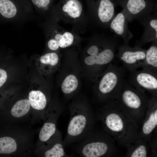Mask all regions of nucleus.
Masks as SVG:
<instances>
[{
  "instance_id": "f257e3e1",
  "label": "nucleus",
  "mask_w": 157,
  "mask_h": 157,
  "mask_svg": "<svg viewBox=\"0 0 157 157\" xmlns=\"http://www.w3.org/2000/svg\"><path fill=\"white\" fill-rule=\"evenodd\" d=\"M116 37L98 35L92 38L83 58L87 73L94 82L114 60L118 48Z\"/></svg>"
},
{
  "instance_id": "f03ea898",
  "label": "nucleus",
  "mask_w": 157,
  "mask_h": 157,
  "mask_svg": "<svg viewBox=\"0 0 157 157\" xmlns=\"http://www.w3.org/2000/svg\"><path fill=\"white\" fill-rule=\"evenodd\" d=\"M88 107L86 102L81 100L74 101L71 104L70 120L63 141L64 145L70 144L86 137L90 122Z\"/></svg>"
},
{
  "instance_id": "7ed1b4c3",
  "label": "nucleus",
  "mask_w": 157,
  "mask_h": 157,
  "mask_svg": "<svg viewBox=\"0 0 157 157\" xmlns=\"http://www.w3.org/2000/svg\"><path fill=\"white\" fill-rule=\"evenodd\" d=\"M125 68L110 64L95 81L94 88L99 97L118 96L124 81Z\"/></svg>"
},
{
  "instance_id": "20e7f679",
  "label": "nucleus",
  "mask_w": 157,
  "mask_h": 157,
  "mask_svg": "<svg viewBox=\"0 0 157 157\" xmlns=\"http://www.w3.org/2000/svg\"><path fill=\"white\" fill-rule=\"evenodd\" d=\"M116 5L122 8L129 22L134 20L140 23L145 17L157 11L156 0H115Z\"/></svg>"
},
{
  "instance_id": "39448f33",
  "label": "nucleus",
  "mask_w": 157,
  "mask_h": 157,
  "mask_svg": "<svg viewBox=\"0 0 157 157\" xmlns=\"http://www.w3.org/2000/svg\"><path fill=\"white\" fill-rule=\"evenodd\" d=\"M56 22L47 19L40 24L45 32L47 47L49 51L56 52L60 48H65L71 46L74 42L73 34L68 31L60 32Z\"/></svg>"
},
{
  "instance_id": "423d86ee",
  "label": "nucleus",
  "mask_w": 157,
  "mask_h": 157,
  "mask_svg": "<svg viewBox=\"0 0 157 157\" xmlns=\"http://www.w3.org/2000/svg\"><path fill=\"white\" fill-rule=\"evenodd\" d=\"M92 21L97 25L109 28L115 16V0H86Z\"/></svg>"
},
{
  "instance_id": "0eeeda50",
  "label": "nucleus",
  "mask_w": 157,
  "mask_h": 157,
  "mask_svg": "<svg viewBox=\"0 0 157 157\" xmlns=\"http://www.w3.org/2000/svg\"><path fill=\"white\" fill-rule=\"evenodd\" d=\"M117 57L130 73L140 67L145 57L147 50L136 45L134 47L124 43L118 48Z\"/></svg>"
},
{
  "instance_id": "6e6552de",
  "label": "nucleus",
  "mask_w": 157,
  "mask_h": 157,
  "mask_svg": "<svg viewBox=\"0 0 157 157\" xmlns=\"http://www.w3.org/2000/svg\"><path fill=\"white\" fill-rule=\"evenodd\" d=\"M130 84L138 90H145L156 94L157 90V74L142 69L131 73Z\"/></svg>"
},
{
  "instance_id": "1a4fd4ad",
  "label": "nucleus",
  "mask_w": 157,
  "mask_h": 157,
  "mask_svg": "<svg viewBox=\"0 0 157 157\" xmlns=\"http://www.w3.org/2000/svg\"><path fill=\"white\" fill-rule=\"evenodd\" d=\"M143 93L134 88L124 80L122 89L118 96L123 105L129 108L137 109L145 103Z\"/></svg>"
},
{
  "instance_id": "9d476101",
  "label": "nucleus",
  "mask_w": 157,
  "mask_h": 157,
  "mask_svg": "<svg viewBox=\"0 0 157 157\" xmlns=\"http://www.w3.org/2000/svg\"><path fill=\"white\" fill-rule=\"evenodd\" d=\"M83 6L81 0H60L58 4L49 13L47 18L62 13L71 19L80 18L83 13Z\"/></svg>"
},
{
  "instance_id": "9b49d317",
  "label": "nucleus",
  "mask_w": 157,
  "mask_h": 157,
  "mask_svg": "<svg viewBox=\"0 0 157 157\" xmlns=\"http://www.w3.org/2000/svg\"><path fill=\"white\" fill-rule=\"evenodd\" d=\"M140 23L144 26V32L136 41L135 45L142 47L147 43L157 40V11L145 17Z\"/></svg>"
},
{
  "instance_id": "f8f14e48",
  "label": "nucleus",
  "mask_w": 157,
  "mask_h": 157,
  "mask_svg": "<svg viewBox=\"0 0 157 157\" xmlns=\"http://www.w3.org/2000/svg\"><path fill=\"white\" fill-rule=\"evenodd\" d=\"M0 14L13 23H20L26 18L27 10L19 8L10 0H0Z\"/></svg>"
},
{
  "instance_id": "ddd939ff",
  "label": "nucleus",
  "mask_w": 157,
  "mask_h": 157,
  "mask_svg": "<svg viewBox=\"0 0 157 157\" xmlns=\"http://www.w3.org/2000/svg\"><path fill=\"white\" fill-rule=\"evenodd\" d=\"M60 58L56 52L49 51L39 56L36 61L37 68L41 74H51L58 69Z\"/></svg>"
},
{
  "instance_id": "4468645a",
  "label": "nucleus",
  "mask_w": 157,
  "mask_h": 157,
  "mask_svg": "<svg viewBox=\"0 0 157 157\" xmlns=\"http://www.w3.org/2000/svg\"><path fill=\"white\" fill-rule=\"evenodd\" d=\"M129 22L122 11L115 15L111 22L109 28L116 35L121 38L124 43L128 44L133 38V34L128 27Z\"/></svg>"
},
{
  "instance_id": "2eb2a0df",
  "label": "nucleus",
  "mask_w": 157,
  "mask_h": 157,
  "mask_svg": "<svg viewBox=\"0 0 157 157\" xmlns=\"http://www.w3.org/2000/svg\"><path fill=\"white\" fill-rule=\"evenodd\" d=\"M107 144L101 142H89L85 139L80 144L78 150V154L85 157H99L107 152Z\"/></svg>"
},
{
  "instance_id": "dca6fc26",
  "label": "nucleus",
  "mask_w": 157,
  "mask_h": 157,
  "mask_svg": "<svg viewBox=\"0 0 157 157\" xmlns=\"http://www.w3.org/2000/svg\"><path fill=\"white\" fill-rule=\"evenodd\" d=\"M140 67L157 74V40L152 42L151 45L147 50L145 58Z\"/></svg>"
},
{
  "instance_id": "f3484780",
  "label": "nucleus",
  "mask_w": 157,
  "mask_h": 157,
  "mask_svg": "<svg viewBox=\"0 0 157 157\" xmlns=\"http://www.w3.org/2000/svg\"><path fill=\"white\" fill-rule=\"evenodd\" d=\"M28 98L31 106L35 109L41 110L46 106L47 100L46 96L41 91H31L28 94Z\"/></svg>"
},
{
  "instance_id": "a211bd4d",
  "label": "nucleus",
  "mask_w": 157,
  "mask_h": 157,
  "mask_svg": "<svg viewBox=\"0 0 157 157\" xmlns=\"http://www.w3.org/2000/svg\"><path fill=\"white\" fill-rule=\"evenodd\" d=\"M78 80L76 75L73 74L66 76L63 80L61 85L63 93L65 95H69L74 93L77 89Z\"/></svg>"
},
{
  "instance_id": "6ab92c4d",
  "label": "nucleus",
  "mask_w": 157,
  "mask_h": 157,
  "mask_svg": "<svg viewBox=\"0 0 157 157\" xmlns=\"http://www.w3.org/2000/svg\"><path fill=\"white\" fill-rule=\"evenodd\" d=\"M31 105L28 99H24L17 101L11 108L12 115L16 117H20L26 115L29 111Z\"/></svg>"
},
{
  "instance_id": "aec40b11",
  "label": "nucleus",
  "mask_w": 157,
  "mask_h": 157,
  "mask_svg": "<svg viewBox=\"0 0 157 157\" xmlns=\"http://www.w3.org/2000/svg\"><path fill=\"white\" fill-rule=\"evenodd\" d=\"M105 122L107 127L113 131L118 132L123 129V121L116 114L112 113L108 115L106 118Z\"/></svg>"
},
{
  "instance_id": "412c9836",
  "label": "nucleus",
  "mask_w": 157,
  "mask_h": 157,
  "mask_svg": "<svg viewBox=\"0 0 157 157\" xmlns=\"http://www.w3.org/2000/svg\"><path fill=\"white\" fill-rule=\"evenodd\" d=\"M17 149V144L14 139L9 137L0 138V154H11Z\"/></svg>"
},
{
  "instance_id": "4be33fe9",
  "label": "nucleus",
  "mask_w": 157,
  "mask_h": 157,
  "mask_svg": "<svg viewBox=\"0 0 157 157\" xmlns=\"http://www.w3.org/2000/svg\"><path fill=\"white\" fill-rule=\"evenodd\" d=\"M64 144L62 138L54 144L50 148L47 150L44 153L46 157H66V154L64 149Z\"/></svg>"
},
{
  "instance_id": "5701e85b",
  "label": "nucleus",
  "mask_w": 157,
  "mask_h": 157,
  "mask_svg": "<svg viewBox=\"0 0 157 157\" xmlns=\"http://www.w3.org/2000/svg\"><path fill=\"white\" fill-rule=\"evenodd\" d=\"M56 131L55 124L46 122L44 124L40 130L39 139L42 142H47L55 134Z\"/></svg>"
},
{
  "instance_id": "b1692460",
  "label": "nucleus",
  "mask_w": 157,
  "mask_h": 157,
  "mask_svg": "<svg viewBox=\"0 0 157 157\" xmlns=\"http://www.w3.org/2000/svg\"><path fill=\"white\" fill-rule=\"evenodd\" d=\"M157 125V110L152 113L149 119L144 124L142 131L144 134L148 135L151 133Z\"/></svg>"
},
{
  "instance_id": "393cba45",
  "label": "nucleus",
  "mask_w": 157,
  "mask_h": 157,
  "mask_svg": "<svg viewBox=\"0 0 157 157\" xmlns=\"http://www.w3.org/2000/svg\"><path fill=\"white\" fill-rule=\"evenodd\" d=\"M52 0H31L33 3L38 9V13L41 14H46L50 6Z\"/></svg>"
},
{
  "instance_id": "a878e982",
  "label": "nucleus",
  "mask_w": 157,
  "mask_h": 157,
  "mask_svg": "<svg viewBox=\"0 0 157 157\" xmlns=\"http://www.w3.org/2000/svg\"><path fill=\"white\" fill-rule=\"evenodd\" d=\"M147 151L145 147L140 145L137 148L131 155V157H146Z\"/></svg>"
},
{
  "instance_id": "bb28decb",
  "label": "nucleus",
  "mask_w": 157,
  "mask_h": 157,
  "mask_svg": "<svg viewBox=\"0 0 157 157\" xmlns=\"http://www.w3.org/2000/svg\"><path fill=\"white\" fill-rule=\"evenodd\" d=\"M8 74L4 69L0 68V88L3 86L7 81Z\"/></svg>"
}]
</instances>
